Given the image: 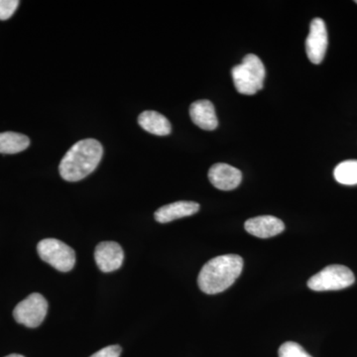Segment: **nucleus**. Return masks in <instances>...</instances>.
<instances>
[{
	"label": "nucleus",
	"instance_id": "nucleus-1",
	"mask_svg": "<svg viewBox=\"0 0 357 357\" xmlns=\"http://www.w3.org/2000/svg\"><path fill=\"white\" fill-rule=\"evenodd\" d=\"M102 145L98 140L83 139L70 148L59 166L61 177L68 182L83 180L96 170L102 158Z\"/></svg>",
	"mask_w": 357,
	"mask_h": 357
},
{
	"label": "nucleus",
	"instance_id": "nucleus-2",
	"mask_svg": "<svg viewBox=\"0 0 357 357\" xmlns=\"http://www.w3.org/2000/svg\"><path fill=\"white\" fill-rule=\"evenodd\" d=\"M243 269V259L241 256H218L202 268L198 277L199 287L208 295L222 293L236 281Z\"/></svg>",
	"mask_w": 357,
	"mask_h": 357
},
{
	"label": "nucleus",
	"instance_id": "nucleus-3",
	"mask_svg": "<svg viewBox=\"0 0 357 357\" xmlns=\"http://www.w3.org/2000/svg\"><path fill=\"white\" fill-rule=\"evenodd\" d=\"M234 86L239 93L252 96L263 89L265 72L262 61L256 55L249 54L244 57L241 64L231 70Z\"/></svg>",
	"mask_w": 357,
	"mask_h": 357
},
{
	"label": "nucleus",
	"instance_id": "nucleus-4",
	"mask_svg": "<svg viewBox=\"0 0 357 357\" xmlns=\"http://www.w3.org/2000/svg\"><path fill=\"white\" fill-rule=\"evenodd\" d=\"M356 281L349 268L344 265H330L314 275L307 281V287L316 292L337 291L349 288Z\"/></svg>",
	"mask_w": 357,
	"mask_h": 357
},
{
	"label": "nucleus",
	"instance_id": "nucleus-5",
	"mask_svg": "<svg viewBox=\"0 0 357 357\" xmlns=\"http://www.w3.org/2000/svg\"><path fill=\"white\" fill-rule=\"evenodd\" d=\"M37 251L43 261L61 272H69L76 264V253L67 244L55 238L40 241Z\"/></svg>",
	"mask_w": 357,
	"mask_h": 357
},
{
	"label": "nucleus",
	"instance_id": "nucleus-6",
	"mask_svg": "<svg viewBox=\"0 0 357 357\" xmlns=\"http://www.w3.org/2000/svg\"><path fill=\"white\" fill-rule=\"evenodd\" d=\"M48 312V303L38 293H33L20 302L13 311L15 321L27 328H37L43 323Z\"/></svg>",
	"mask_w": 357,
	"mask_h": 357
},
{
	"label": "nucleus",
	"instance_id": "nucleus-7",
	"mask_svg": "<svg viewBox=\"0 0 357 357\" xmlns=\"http://www.w3.org/2000/svg\"><path fill=\"white\" fill-rule=\"evenodd\" d=\"M328 31L325 22L321 18H314L310 26L309 36L306 41L307 56L312 64L323 62L328 49Z\"/></svg>",
	"mask_w": 357,
	"mask_h": 357
},
{
	"label": "nucleus",
	"instance_id": "nucleus-8",
	"mask_svg": "<svg viewBox=\"0 0 357 357\" xmlns=\"http://www.w3.org/2000/svg\"><path fill=\"white\" fill-rule=\"evenodd\" d=\"M96 265L105 273H110L121 267L124 260L123 249L114 241H103L96 246Z\"/></svg>",
	"mask_w": 357,
	"mask_h": 357
},
{
	"label": "nucleus",
	"instance_id": "nucleus-9",
	"mask_svg": "<svg viewBox=\"0 0 357 357\" xmlns=\"http://www.w3.org/2000/svg\"><path fill=\"white\" fill-rule=\"evenodd\" d=\"M213 187L222 191H231L241 185L243 174L238 169L225 163L215 164L208 171Z\"/></svg>",
	"mask_w": 357,
	"mask_h": 357
},
{
	"label": "nucleus",
	"instance_id": "nucleus-10",
	"mask_svg": "<svg viewBox=\"0 0 357 357\" xmlns=\"http://www.w3.org/2000/svg\"><path fill=\"white\" fill-rule=\"evenodd\" d=\"M246 231L251 236L259 238H269L278 236L285 230V225L278 218L272 215H261L249 218L244 223Z\"/></svg>",
	"mask_w": 357,
	"mask_h": 357
},
{
	"label": "nucleus",
	"instance_id": "nucleus-11",
	"mask_svg": "<svg viewBox=\"0 0 357 357\" xmlns=\"http://www.w3.org/2000/svg\"><path fill=\"white\" fill-rule=\"evenodd\" d=\"M199 211V204L195 202L181 201L166 204L155 211V220L160 223H168L178 218L191 217Z\"/></svg>",
	"mask_w": 357,
	"mask_h": 357
},
{
	"label": "nucleus",
	"instance_id": "nucleus-12",
	"mask_svg": "<svg viewBox=\"0 0 357 357\" xmlns=\"http://www.w3.org/2000/svg\"><path fill=\"white\" fill-rule=\"evenodd\" d=\"M190 116L197 126L204 130H215L218 121L215 107L208 100H197L190 107Z\"/></svg>",
	"mask_w": 357,
	"mask_h": 357
},
{
	"label": "nucleus",
	"instance_id": "nucleus-13",
	"mask_svg": "<svg viewBox=\"0 0 357 357\" xmlns=\"http://www.w3.org/2000/svg\"><path fill=\"white\" fill-rule=\"evenodd\" d=\"M138 123L147 132L154 135L166 136L172 130L170 121L164 115L153 110L142 112L138 117Z\"/></svg>",
	"mask_w": 357,
	"mask_h": 357
},
{
	"label": "nucleus",
	"instance_id": "nucleus-14",
	"mask_svg": "<svg viewBox=\"0 0 357 357\" xmlns=\"http://www.w3.org/2000/svg\"><path fill=\"white\" fill-rule=\"evenodd\" d=\"M30 145V139L23 134L16 132L0 133V153L17 154L24 151Z\"/></svg>",
	"mask_w": 357,
	"mask_h": 357
},
{
	"label": "nucleus",
	"instance_id": "nucleus-15",
	"mask_svg": "<svg viewBox=\"0 0 357 357\" xmlns=\"http://www.w3.org/2000/svg\"><path fill=\"white\" fill-rule=\"evenodd\" d=\"M337 182L342 185H357V160H347L335 167L333 171Z\"/></svg>",
	"mask_w": 357,
	"mask_h": 357
},
{
	"label": "nucleus",
	"instance_id": "nucleus-16",
	"mask_svg": "<svg viewBox=\"0 0 357 357\" xmlns=\"http://www.w3.org/2000/svg\"><path fill=\"white\" fill-rule=\"evenodd\" d=\"M279 357H312L299 344L287 342L279 349Z\"/></svg>",
	"mask_w": 357,
	"mask_h": 357
},
{
	"label": "nucleus",
	"instance_id": "nucleus-17",
	"mask_svg": "<svg viewBox=\"0 0 357 357\" xmlns=\"http://www.w3.org/2000/svg\"><path fill=\"white\" fill-rule=\"evenodd\" d=\"M20 6L18 0H0V20H7Z\"/></svg>",
	"mask_w": 357,
	"mask_h": 357
},
{
	"label": "nucleus",
	"instance_id": "nucleus-18",
	"mask_svg": "<svg viewBox=\"0 0 357 357\" xmlns=\"http://www.w3.org/2000/svg\"><path fill=\"white\" fill-rule=\"evenodd\" d=\"M121 354V347L119 345H109L100 349L91 357H119Z\"/></svg>",
	"mask_w": 357,
	"mask_h": 357
},
{
	"label": "nucleus",
	"instance_id": "nucleus-19",
	"mask_svg": "<svg viewBox=\"0 0 357 357\" xmlns=\"http://www.w3.org/2000/svg\"><path fill=\"white\" fill-rule=\"evenodd\" d=\"M6 357H24V356H20V354H10V356H7Z\"/></svg>",
	"mask_w": 357,
	"mask_h": 357
},
{
	"label": "nucleus",
	"instance_id": "nucleus-20",
	"mask_svg": "<svg viewBox=\"0 0 357 357\" xmlns=\"http://www.w3.org/2000/svg\"><path fill=\"white\" fill-rule=\"evenodd\" d=\"M356 3H357V0H356Z\"/></svg>",
	"mask_w": 357,
	"mask_h": 357
}]
</instances>
